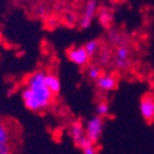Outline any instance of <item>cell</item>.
Here are the masks:
<instances>
[{
    "label": "cell",
    "instance_id": "obj_17",
    "mask_svg": "<svg viewBox=\"0 0 154 154\" xmlns=\"http://www.w3.org/2000/svg\"><path fill=\"white\" fill-rule=\"evenodd\" d=\"M101 75V69L98 66H91L88 69V77L90 80L96 81Z\"/></svg>",
    "mask_w": 154,
    "mask_h": 154
},
{
    "label": "cell",
    "instance_id": "obj_22",
    "mask_svg": "<svg viewBox=\"0 0 154 154\" xmlns=\"http://www.w3.org/2000/svg\"><path fill=\"white\" fill-rule=\"evenodd\" d=\"M36 13H37V15H39V16H43L44 14L46 13L45 7H44V5H39L38 8H37V10H36Z\"/></svg>",
    "mask_w": 154,
    "mask_h": 154
},
{
    "label": "cell",
    "instance_id": "obj_6",
    "mask_svg": "<svg viewBox=\"0 0 154 154\" xmlns=\"http://www.w3.org/2000/svg\"><path fill=\"white\" fill-rule=\"evenodd\" d=\"M96 82V86L103 91H112L118 85V80L112 75H101Z\"/></svg>",
    "mask_w": 154,
    "mask_h": 154
},
{
    "label": "cell",
    "instance_id": "obj_7",
    "mask_svg": "<svg viewBox=\"0 0 154 154\" xmlns=\"http://www.w3.org/2000/svg\"><path fill=\"white\" fill-rule=\"evenodd\" d=\"M22 96H23L24 103H25L26 108L29 109L30 111H39L41 110L40 106H39L38 101L36 100V98L33 97L32 93L29 88H25L22 93Z\"/></svg>",
    "mask_w": 154,
    "mask_h": 154
},
{
    "label": "cell",
    "instance_id": "obj_2",
    "mask_svg": "<svg viewBox=\"0 0 154 154\" xmlns=\"http://www.w3.org/2000/svg\"><path fill=\"white\" fill-rule=\"evenodd\" d=\"M103 119L100 116H93L86 123V129H85V135L92 140L94 143L99 140L103 134Z\"/></svg>",
    "mask_w": 154,
    "mask_h": 154
},
{
    "label": "cell",
    "instance_id": "obj_5",
    "mask_svg": "<svg viewBox=\"0 0 154 154\" xmlns=\"http://www.w3.org/2000/svg\"><path fill=\"white\" fill-rule=\"evenodd\" d=\"M67 57L70 62L75 63V65H79V66H85V65H88V60H90V57L86 54L83 46L70 49L67 52Z\"/></svg>",
    "mask_w": 154,
    "mask_h": 154
},
{
    "label": "cell",
    "instance_id": "obj_12",
    "mask_svg": "<svg viewBox=\"0 0 154 154\" xmlns=\"http://www.w3.org/2000/svg\"><path fill=\"white\" fill-rule=\"evenodd\" d=\"M107 38H108L110 43L114 44V45H120V46L122 45V40H123V38H122L121 32L119 30H116V29H109Z\"/></svg>",
    "mask_w": 154,
    "mask_h": 154
},
{
    "label": "cell",
    "instance_id": "obj_13",
    "mask_svg": "<svg viewBox=\"0 0 154 154\" xmlns=\"http://www.w3.org/2000/svg\"><path fill=\"white\" fill-rule=\"evenodd\" d=\"M83 48H84L86 54H88V57L91 58V57L94 56L98 52V50H99V42H98L97 40H91V41L86 42Z\"/></svg>",
    "mask_w": 154,
    "mask_h": 154
},
{
    "label": "cell",
    "instance_id": "obj_16",
    "mask_svg": "<svg viewBox=\"0 0 154 154\" xmlns=\"http://www.w3.org/2000/svg\"><path fill=\"white\" fill-rule=\"evenodd\" d=\"M95 113H96V116H100V118L107 116V114L109 113V105L106 103V101H101V103H99L97 106H96Z\"/></svg>",
    "mask_w": 154,
    "mask_h": 154
},
{
    "label": "cell",
    "instance_id": "obj_15",
    "mask_svg": "<svg viewBox=\"0 0 154 154\" xmlns=\"http://www.w3.org/2000/svg\"><path fill=\"white\" fill-rule=\"evenodd\" d=\"M75 146H79L82 151L85 149H88V148H90V146H94V142H93L86 135H83L82 137H80L77 141H75Z\"/></svg>",
    "mask_w": 154,
    "mask_h": 154
},
{
    "label": "cell",
    "instance_id": "obj_1",
    "mask_svg": "<svg viewBox=\"0 0 154 154\" xmlns=\"http://www.w3.org/2000/svg\"><path fill=\"white\" fill-rule=\"evenodd\" d=\"M45 75L43 71H36L29 77L27 81V88L31 91L33 97L36 98L41 109L48 108L53 99V94L50 92L44 83Z\"/></svg>",
    "mask_w": 154,
    "mask_h": 154
},
{
    "label": "cell",
    "instance_id": "obj_3",
    "mask_svg": "<svg viewBox=\"0 0 154 154\" xmlns=\"http://www.w3.org/2000/svg\"><path fill=\"white\" fill-rule=\"evenodd\" d=\"M96 10H97V1L91 0V1H88V2H86L84 12H83L81 18L79 20L80 28L86 29L90 27L91 24H92L93 18H94V16H95Z\"/></svg>",
    "mask_w": 154,
    "mask_h": 154
},
{
    "label": "cell",
    "instance_id": "obj_10",
    "mask_svg": "<svg viewBox=\"0 0 154 154\" xmlns=\"http://www.w3.org/2000/svg\"><path fill=\"white\" fill-rule=\"evenodd\" d=\"M69 135L73 139V141H77L80 137H82L83 135H85V131L82 124L79 123V122H75V123L71 124V126H70L69 128Z\"/></svg>",
    "mask_w": 154,
    "mask_h": 154
},
{
    "label": "cell",
    "instance_id": "obj_9",
    "mask_svg": "<svg viewBox=\"0 0 154 154\" xmlns=\"http://www.w3.org/2000/svg\"><path fill=\"white\" fill-rule=\"evenodd\" d=\"M98 20H99L100 25L103 26V28H110L111 24L113 22V15L110 11L103 9L98 13Z\"/></svg>",
    "mask_w": 154,
    "mask_h": 154
},
{
    "label": "cell",
    "instance_id": "obj_25",
    "mask_svg": "<svg viewBox=\"0 0 154 154\" xmlns=\"http://www.w3.org/2000/svg\"><path fill=\"white\" fill-rule=\"evenodd\" d=\"M153 121H154V114H153Z\"/></svg>",
    "mask_w": 154,
    "mask_h": 154
},
{
    "label": "cell",
    "instance_id": "obj_8",
    "mask_svg": "<svg viewBox=\"0 0 154 154\" xmlns=\"http://www.w3.org/2000/svg\"><path fill=\"white\" fill-rule=\"evenodd\" d=\"M44 83H45L46 88H49V91L53 95H56V94H58L60 92V82H59V79L55 75H52V73L46 75Z\"/></svg>",
    "mask_w": 154,
    "mask_h": 154
},
{
    "label": "cell",
    "instance_id": "obj_18",
    "mask_svg": "<svg viewBox=\"0 0 154 154\" xmlns=\"http://www.w3.org/2000/svg\"><path fill=\"white\" fill-rule=\"evenodd\" d=\"M128 55H129V51L128 48L126 45H121L119 46L118 50L116 52V58H120V59H124V60H128Z\"/></svg>",
    "mask_w": 154,
    "mask_h": 154
},
{
    "label": "cell",
    "instance_id": "obj_14",
    "mask_svg": "<svg viewBox=\"0 0 154 154\" xmlns=\"http://www.w3.org/2000/svg\"><path fill=\"white\" fill-rule=\"evenodd\" d=\"M10 140V131L7 124L0 121V143H8Z\"/></svg>",
    "mask_w": 154,
    "mask_h": 154
},
{
    "label": "cell",
    "instance_id": "obj_21",
    "mask_svg": "<svg viewBox=\"0 0 154 154\" xmlns=\"http://www.w3.org/2000/svg\"><path fill=\"white\" fill-rule=\"evenodd\" d=\"M0 154H12V150L9 143H0Z\"/></svg>",
    "mask_w": 154,
    "mask_h": 154
},
{
    "label": "cell",
    "instance_id": "obj_23",
    "mask_svg": "<svg viewBox=\"0 0 154 154\" xmlns=\"http://www.w3.org/2000/svg\"><path fill=\"white\" fill-rule=\"evenodd\" d=\"M83 154H97V150L94 146H90L88 149L83 150Z\"/></svg>",
    "mask_w": 154,
    "mask_h": 154
},
{
    "label": "cell",
    "instance_id": "obj_20",
    "mask_svg": "<svg viewBox=\"0 0 154 154\" xmlns=\"http://www.w3.org/2000/svg\"><path fill=\"white\" fill-rule=\"evenodd\" d=\"M65 21L68 24H70V25H72V24L75 23V21H77V15L72 12H67L65 14Z\"/></svg>",
    "mask_w": 154,
    "mask_h": 154
},
{
    "label": "cell",
    "instance_id": "obj_4",
    "mask_svg": "<svg viewBox=\"0 0 154 154\" xmlns=\"http://www.w3.org/2000/svg\"><path fill=\"white\" fill-rule=\"evenodd\" d=\"M140 113L142 118L146 122L153 121V114H154V97L152 95L146 94L140 100Z\"/></svg>",
    "mask_w": 154,
    "mask_h": 154
},
{
    "label": "cell",
    "instance_id": "obj_11",
    "mask_svg": "<svg viewBox=\"0 0 154 154\" xmlns=\"http://www.w3.org/2000/svg\"><path fill=\"white\" fill-rule=\"evenodd\" d=\"M112 60V53L108 48H103L99 52V56H98V62L103 66H108Z\"/></svg>",
    "mask_w": 154,
    "mask_h": 154
},
{
    "label": "cell",
    "instance_id": "obj_19",
    "mask_svg": "<svg viewBox=\"0 0 154 154\" xmlns=\"http://www.w3.org/2000/svg\"><path fill=\"white\" fill-rule=\"evenodd\" d=\"M113 64L114 66L118 68V69H121V70H125L128 68L129 66V62L128 60H124V59H120V58H116L113 59Z\"/></svg>",
    "mask_w": 154,
    "mask_h": 154
},
{
    "label": "cell",
    "instance_id": "obj_24",
    "mask_svg": "<svg viewBox=\"0 0 154 154\" xmlns=\"http://www.w3.org/2000/svg\"><path fill=\"white\" fill-rule=\"evenodd\" d=\"M48 24H49V26H51V27H54L57 24V21L55 18H50L49 21H48Z\"/></svg>",
    "mask_w": 154,
    "mask_h": 154
}]
</instances>
